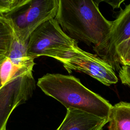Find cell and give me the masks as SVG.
<instances>
[{
	"label": "cell",
	"instance_id": "1",
	"mask_svg": "<svg viewBox=\"0 0 130 130\" xmlns=\"http://www.w3.org/2000/svg\"><path fill=\"white\" fill-rule=\"evenodd\" d=\"M101 2L58 0L54 19L70 38L96 47L106 39L112 24L101 14L99 8Z\"/></svg>",
	"mask_w": 130,
	"mask_h": 130
},
{
	"label": "cell",
	"instance_id": "2",
	"mask_svg": "<svg viewBox=\"0 0 130 130\" xmlns=\"http://www.w3.org/2000/svg\"><path fill=\"white\" fill-rule=\"evenodd\" d=\"M37 85L46 95L59 102L67 109H77L109 118L112 105L73 76L48 73L38 79Z\"/></svg>",
	"mask_w": 130,
	"mask_h": 130
},
{
	"label": "cell",
	"instance_id": "3",
	"mask_svg": "<svg viewBox=\"0 0 130 130\" xmlns=\"http://www.w3.org/2000/svg\"><path fill=\"white\" fill-rule=\"evenodd\" d=\"M77 46V42L68 37L54 18L40 25L31 34L28 41L27 54L34 59L41 56L56 59Z\"/></svg>",
	"mask_w": 130,
	"mask_h": 130
},
{
	"label": "cell",
	"instance_id": "4",
	"mask_svg": "<svg viewBox=\"0 0 130 130\" xmlns=\"http://www.w3.org/2000/svg\"><path fill=\"white\" fill-rule=\"evenodd\" d=\"M56 59L62 63L69 74L73 71L83 72L106 86L115 84L118 81L114 70L109 63L78 46L65 51Z\"/></svg>",
	"mask_w": 130,
	"mask_h": 130
},
{
	"label": "cell",
	"instance_id": "5",
	"mask_svg": "<svg viewBox=\"0 0 130 130\" xmlns=\"http://www.w3.org/2000/svg\"><path fill=\"white\" fill-rule=\"evenodd\" d=\"M36 82L32 72L17 76L0 89V130H6V124L13 111L32 95Z\"/></svg>",
	"mask_w": 130,
	"mask_h": 130
},
{
	"label": "cell",
	"instance_id": "6",
	"mask_svg": "<svg viewBox=\"0 0 130 130\" xmlns=\"http://www.w3.org/2000/svg\"><path fill=\"white\" fill-rule=\"evenodd\" d=\"M130 38V4L122 10L116 19L112 21L110 32L104 42L93 48L100 58L115 68V54L116 47Z\"/></svg>",
	"mask_w": 130,
	"mask_h": 130
},
{
	"label": "cell",
	"instance_id": "7",
	"mask_svg": "<svg viewBox=\"0 0 130 130\" xmlns=\"http://www.w3.org/2000/svg\"><path fill=\"white\" fill-rule=\"evenodd\" d=\"M109 118L77 109H67L64 118L56 130H103Z\"/></svg>",
	"mask_w": 130,
	"mask_h": 130
},
{
	"label": "cell",
	"instance_id": "8",
	"mask_svg": "<svg viewBox=\"0 0 130 130\" xmlns=\"http://www.w3.org/2000/svg\"><path fill=\"white\" fill-rule=\"evenodd\" d=\"M28 5L26 9V16L30 36L40 25L55 18L58 0H31Z\"/></svg>",
	"mask_w": 130,
	"mask_h": 130
},
{
	"label": "cell",
	"instance_id": "9",
	"mask_svg": "<svg viewBox=\"0 0 130 130\" xmlns=\"http://www.w3.org/2000/svg\"><path fill=\"white\" fill-rule=\"evenodd\" d=\"M27 44L28 42L20 41L13 31V40L7 55L15 66L27 71H32L35 64V59L27 54Z\"/></svg>",
	"mask_w": 130,
	"mask_h": 130
},
{
	"label": "cell",
	"instance_id": "10",
	"mask_svg": "<svg viewBox=\"0 0 130 130\" xmlns=\"http://www.w3.org/2000/svg\"><path fill=\"white\" fill-rule=\"evenodd\" d=\"M108 130H130V103L120 102L112 106Z\"/></svg>",
	"mask_w": 130,
	"mask_h": 130
},
{
	"label": "cell",
	"instance_id": "11",
	"mask_svg": "<svg viewBox=\"0 0 130 130\" xmlns=\"http://www.w3.org/2000/svg\"><path fill=\"white\" fill-rule=\"evenodd\" d=\"M17 12L4 17L9 20L13 31L20 41L28 42L30 36L28 32L26 9Z\"/></svg>",
	"mask_w": 130,
	"mask_h": 130
},
{
	"label": "cell",
	"instance_id": "12",
	"mask_svg": "<svg viewBox=\"0 0 130 130\" xmlns=\"http://www.w3.org/2000/svg\"><path fill=\"white\" fill-rule=\"evenodd\" d=\"M13 38V30L9 20L0 16V54L7 55Z\"/></svg>",
	"mask_w": 130,
	"mask_h": 130
},
{
	"label": "cell",
	"instance_id": "13",
	"mask_svg": "<svg viewBox=\"0 0 130 130\" xmlns=\"http://www.w3.org/2000/svg\"><path fill=\"white\" fill-rule=\"evenodd\" d=\"M32 72L20 69L14 65L7 57L0 66V78L2 85H4L13 78L28 73Z\"/></svg>",
	"mask_w": 130,
	"mask_h": 130
},
{
	"label": "cell",
	"instance_id": "14",
	"mask_svg": "<svg viewBox=\"0 0 130 130\" xmlns=\"http://www.w3.org/2000/svg\"><path fill=\"white\" fill-rule=\"evenodd\" d=\"M115 68L120 69V64L130 65V38L119 44L116 48L115 54Z\"/></svg>",
	"mask_w": 130,
	"mask_h": 130
},
{
	"label": "cell",
	"instance_id": "15",
	"mask_svg": "<svg viewBox=\"0 0 130 130\" xmlns=\"http://www.w3.org/2000/svg\"><path fill=\"white\" fill-rule=\"evenodd\" d=\"M31 0H0V16L5 17L28 5Z\"/></svg>",
	"mask_w": 130,
	"mask_h": 130
},
{
	"label": "cell",
	"instance_id": "16",
	"mask_svg": "<svg viewBox=\"0 0 130 130\" xmlns=\"http://www.w3.org/2000/svg\"><path fill=\"white\" fill-rule=\"evenodd\" d=\"M119 77L122 84L130 87V65H123L120 67Z\"/></svg>",
	"mask_w": 130,
	"mask_h": 130
},
{
	"label": "cell",
	"instance_id": "17",
	"mask_svg": "<svg viewBox=\"0 0 130 130\" xmlns=\"http://www.w3.org/2000/svg\"><path fill=\"white\" fill-rule=\"evenodd\" d=\"M105 2L110 4L112 7L114 8H118L119 7L121 3L123 2L124 1H105Z\"/></svg>",
	"mask_w": 130,
	"mask_h": 130
},
{
	"label": "cell",
	"instance_id": "18",
	"mask_svg": "<svg viewBox=\"0 0 130 130\" xmlns=\"http://www.w3.org/2000/svg\"><path fill=\"white\" fill-rule=\"evenodd\" d=\"M7 56L6 54H0V65L4 61V60L7 58Z\"/></svg>",
	"mask_w": 130,
	"mask_h": 130
},
{
	"label": "cell",
	"instance_id": "19",
	"mask_svg": "<svg viewBox=\"0 0 130 130\" xmlns=\"http://www.w3.org/2000/svg\"><path fill=\"white\" fill-rule=\"evenodd\" d=\"M1 66V65H0ZM3 86V85L2 84V82H1V78H0V89L2 88V87Z\"/></svg>",
	"mask_w": 130,
	"mask_h": 130
},
{
	"label": "cell",
	"instance_id": "20",
	"mask_svg": "<svg viewBox=\"0 0 130 130\" xmlns=\"http://www.w3.org/2000/svg\"><path fill=\"white\" fill-rule=\"evenodd\" d=\"M6 130H7V129H6Z\"/></svg>",
	"mask_w": 130,
	"mask_h": 130
}]
</instances>
